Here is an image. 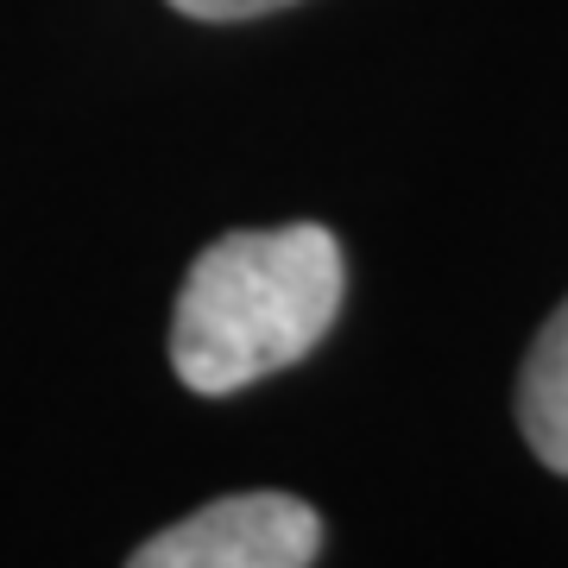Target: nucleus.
Segmentation results:
<instances>
[{
    "label": "nucleus",
    "instance_id": "nucleus-1",
    "mask_svg": "<svg viewBox=\"0 0 568 568\" xmlns=\"http://www.w3.org/2000/svg\"><path fill=\"white\" fill-rule=\"evenodd\" d=\"M342 310V246L316 222L227 234L190 265L171 323V366L190 392L227 398L272 379L328 335Z\"/></svg>",
    "mask_w": 568,
    "mask_h": 568
},
{
    "label": "nucleus",
    "instance_id": "nucleus-4",
    "mask_svg": "<svg viewBox=\"0 0 568 568\" xmlns=\"http://www.w3.org/2000/svg\"><path fill=\"white\" fill-rule=\"evenodd\" d=\"M171 7L190 13V20H260V13L291 7V0H171Z\"/></svg>",
    "mask_w": 568,
    "mask_h": 568
},
{
    "label": "nucleus",
    "instance_id": "nucleus-2",
    "mask_svg": "<svg viewBox=\"0 0 568 568\" xmlns=\"http://www.w3.org/2000/svg\"><path fill=\"white\" fill-rule=\"evenodd\" d=\"M323 525L291 493H234L133 549L140 568H304Z\"/></svg>",
    "mask_w": 568,
    "mask_h": 568
},
{
    "label": "nucleus",
    "instance_id": "nucleus-3",
    "mask_svg": "<svg viewBox=\"0 0 568 568\" xmlns=\"http://www.w3.org/2000/svg\"><path fill=\"white\" fill-rule=\"evenodd\" d=\"M518 424L537 462L568 474V304L549 316L530 347L525 379H518Z\"/></svg>",
    "mask_w": 568,
    "mask_h": 568
}]
</instances>
